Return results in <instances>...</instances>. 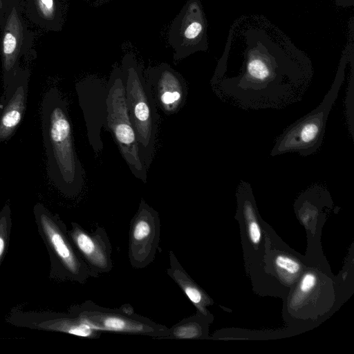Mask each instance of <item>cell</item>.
<instances>
[{"label": "cell", "instance_id": "cell-1", "mask_svg": "<svg viewBox=\"0 0 354 354\" xmlns=\"http://www.w3.org/2000/svg\"><path fill=\"white\" fill-rule=\"evenodd\" d=\"M43 141L49 179L63 195H79L84 185V170L76 153L68 104L57 88L41 102Z\"/></svg>", "mask_w": 354, "mask_h": 354}, {"label": "cell", "instance_id": "cell-2", "mask_svg": "<svg viewBox=\"0 0 354 354\" xmlns=\"http://www.w3.org/2000/svg\"><path fill=\"white\" fill-rule=\"evenodd\" d=\"M120 68L127 109L136 133L139 155L148 169L153 158L158 128L157 106L142 66L133 53H128L123 56Z\"/></svg>", "mask_w": 354, "mask_h": 354}, {"label": "cell", "instance_id": "cell-3", "mask_svg": "<svg viewBox=\"0 0 354 354\" xmlns=\"http://www.w3.org/2000/svg\"><path fill=\"white\" fill-rule=\"evenodd\" d=\"M33 212L49 254L50 277L59 281L85 283L92 274L73 244L64 223L40 203L35 206Z\"/></svg>", "mask_w": 354, "mask_h": 354}, {"label": "cell", "instance_id": "cell-4", "mask_svg": "<svg viewBox=\"0 0 354 354\" xmlns=\"http://www.w3.org/2000/svg\"><path fill=\"white\" fill-rule=\"evenodd\" d=\"M343 73H339L319 104L288 127L276 139L270 156L297 153L308 156L321 147L330 112L338 97Z\"/></svg>", "mask_w": 354, "mask_h": 354}, {"label": "cell", "instance_id": "cell-5", "mask_svg": "<svg viewBox=\"0 0 354 354\" xmlns=\"http://www.w3.org/2000/svg\"><path fill=\"white\" fill-rule=\"evenodd\" d=\"M106 85L107 131L111 133L132 174L143 183H146L147 169L139 155L136 133L127 109L120 67L113 69Z\"/></svg>", "mask_w": 354, "mask_h": 354}, {"label": "cell", "instance_id": "cell-6", "mask_svg": "<svg viewBox=\"0 0 354 354\" xmlns=\"http://www.w3.org/2000/svg\"><path fill=\"white\" fill-rule=\"evenodd\" d=\"M68 310L102 333L147 336L156 339H164L169 334V328L166 326L135 312H125L120 308H105L91 300L75 304Z\"/></svg>", "mask_w": 354, "mask_h": 354}, {"label": "cell", "instance_id": "cell-7", "mask_svg": "<svg viewBox=\"0 0 354 354\" xmlns=\"http://www.w3.org/2000/svg\"><path fill=\"white\" fill-rule=\"evenodd\" d=\"M167 40L176 63L206 48L205 19L199 0L185 3L170 25Z\"/></svg>", "mask_w": 354, "mask_h": 354}, {"label": "cell", "instance_id": "cell-8", "mask_svg": "<svg viewBox=\"0 0 354 354\" xmlns=\"http://www.w3.org/2000/svg\"><path fill=\"white\" fill-rule=\"evenodd\" d=\"M160 235L159 214L142 198L131 221L129 232L128 256L131 267L142 269L153 261Z\"/></svg>", "mask_w": 354, "mask_h": 354}, {"label": "cell", "instance_id": "cell-9", "mask_svg": "<svg viewBox=\"0 0 354 354\" xmlns=\"http://www.w3.org/2000/svg\"><path fill=\"white\" fill-rule=\"evenodd\" d=\"M75 89L82 111L86 136L95 153L104 148L101 137L102 129L107 131V85L101 79L89 76L77 83Z\"/></svg>", "mask_w": 354, "mask_h": 354}, {"label": "cell", "instance_id": "cell-10", "mask_svg": "<svg viewBox=\"0 0 354 354\" xmlns=\"http://www.w3.org/2000/svg\"><path fill=\"white\" fill-rule=\"evenodd\" d=\"M11 324L30 328L64 333L85 339H98L102 332L91 328L74 313L12 311Z\"/></svg>", "mask_w": 354, "mask_h": 354}, {"label": "cell", "instance_id": "cell-11", "mask_svg": "<svg viewBox=\"0 0 354 354\" xmlns=\"http://www.w3.org/2000/svg\"><path fill=\"white\" fill-rule=\"evenodd\" d=\"M68 230L75 248L87 265L93 277L108 273L113 267L112 247L108 234L99 226L89 232L80 225L72 222Z\"/></svg>", "mask_w": 354, "mask_h": 354}, {"label": "cell", "instance_id": "cell-12", "mask_svg": "<svg viewBox=\"0 0 354 354\" xmlns=\"http://www.w3.org/2000/svg\"><path fill=\"white\" fill-rule=\"evenodd\" d=\"M156 104L167 114L178 113L185 103L187 86L180 73L169 64L161 63L144 71Z\"/></svg>", "mask_w": 354, "mask_h": 354}, {"label": "cell", "instance_id": "cell-13", "mask_svg": "<svg viewBox=\"0 0 354 354\" xmlns=\"http://www.w3.org/2000/svg\"><path fill=\"white\" fill-rule=\"evenodd\" d=\"M28 87L25 84H6L0 103V142L10 138L21 122Z\"/></svg>", "mask_w": 354, "mask_h": 354}, {"label": "cell", "instance_id": "cell-14", "mask_svg": "<svg viewBox=\"0 0 354 354\" xmlns=\"http://www.w3.org/2000/svg\"><path fill=\"white\" fill-rule=\"evenodd\" d=\"M167 274L179 286L198 311L205 315V306L208 303V299L188 275L171 250L169 251V267L167 269Z\"/></svg>", "mask_w": 354, "mask_h": 354}, {"label": "cell", "instance_id": "cell-15", "mask_svg": "<svg viewBox=\"0 0 354 354\" xmlns=\"http://www.w3.org/2000/svg\"><path fill=\"white\" fill-rule=\"evenodd\" d=\"M204 322L200 315L184 318L169 328V334L164 339H196L202 338L205 333Z\"/></svg>", "mask_w": 354, "mask_h": 354}, {"label": "cell", "instance_id": "cell-16", "mask_svg": "<svg viewBox=\"0 0 354 354\" xmlns=\"http://www.w3.org/2000/svg\"><path fill=\"white\" fill-rule=\"evenodd\" d=\"M11 225V211L6 205L0 212V265L9 242Z\"/></svg>", "mask_w": 354, "mask_h": 354}, {"label": "cell", "instance_id": "cell-17", "mask_svg": "<svg viewBox=\"0 0 354 354\" xmlns=\"http://www.w3.org/2000/svg\"><path fill=\"white\" fill-rule=\"evenodd\" d=\"M274 263L278 270L291 275L298 274L301 270V266L298 261L283 254L276 257Z\"/></svg>", "mask_w": 354, "mask_h": 354}, {"label": "cell", "instance_id": "cell-18", "mask_svg": "<svg viewBox=\"0 0 354 354\" xmlns=\"http://www.w3.org/2000/svg\"><path fill=\"white\" fill-rule=\"evenodd\" d=\"M317 283V277L313 272H306L301 278L299 288L303 293L310 292Z\"/></svg>", "mask_w": 354, "mask_h": 354}, {"label": "cell", "instance_id": "cell-19", "mask_svg": "<svg viewBox=\"0 0 354 354\" xmlns=\"http://www.w3.org/2000/svg\"><path fill=\"white\" fill-rule=\"evenodd\" d=\"M16 47V39L15 37L7 33L3 40V51L5 54L9 55L13 53Z\"/></svg>", "mask_w": 354, "mask_h": 354}, {"label": "cell", "instance_id": "cell-20", "mask_svg": "<svg viewBox=\"0 0 354 354\" xmlns=\"http://www.w3.org/2000/svg\"><path fill=\"white\" fill-rule=\"evenodd\" d=\"M42 3H44L48 8H50L53 6V0H41Z\"/></svg>", "mask_w": 354, "mask_h": 354}]
</instances>
